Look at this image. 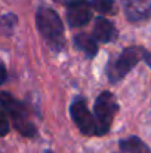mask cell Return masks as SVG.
<instances>
[{
    "label": "cell",
    "mask_w": 151,
    "mask_h": 153,
    "mask_svg": "<svg viewBox=\"0 0 151 153\" xmlns=\"http://www.w3.org/2000/svg\"><path fill=\"white\" fill-rule=\"evenodd\" d=\"M36 24L42 37L53 51H61L64 48V25L53 9L46 6L39 7L36 13Z\"/></svg>",
    "instance_id": "1"
},
{
    "label": "cell",
    "mask_w": 151,
    "mask_h": 153,
    "mask_svg": "<svg viewBox=\"0 0 151 153\" xmlns=\"http://www.w3.org/2000/svg\"><path fill=\"white\" fill-rule=\"evenodd\" d=\"M0 107L6 114L10 116L15 129L21 135H24V137H34L36 135L37 129L28 117V110L12 94H9L6 91H0Z\"/></svg>",
    "instance_id": "2"
},
{
    "label": "cell",
    "mask_w": 151,
    "mask_h": 153,
    "mask_svg": "<svg viewBox=\"0 0 151 153\" xmlns=\"http://www.w3.org/2000/svg\"><path fill=\"white\" fill-rule=\"evenodd\" d=\"M148 52L142 48H138V46H132V48H126L124 51L122 52L119 56H116L114 59H111L108 64H107V68H105V73H107V77L111 83H117L120 82L122 79L126 77V74L133 70V67L141 61V59H145Z\"/></svg>",
    "instance_id": "3"
},
{
    "label": "cell",
    "mask_w": 151,
    "mask_h": 153,
    "mask_svg": "<svg viewBox=\"0 0 151 153\" xmlns=\"http://www.w3.org/2000/svg\"><path fill=\"white\" fill-rule=\"evenodd\" d=\"M94 110H95L94 116H95V120L98 125L99 135H104L110 131L114 116L117 114V110H119L117 98L110 91H104L98 95L95 105H94Z\"/></svg>",
    "instance_id": "4"
},
{
    "label": "cell",
    "mask_w": 151,
    "mask_h": 153,
    "mask_svg": "<svg viewBox=\"0 0 151 153\" xmlns=\"http://www.w3.org/2000/svg\"><path fill=\"white\" fill-rule=\"evenodd\" d=\"M70 114L71 119L76 122L77 128L85 134V135H99L98 125L95 120V116L91 113L85 98L77 97L70 105Z\"/></svg>",
    "instance_id": "5"
},
{
    "label": "cell",
    "mask_w": 151,
    "mask_h": 153,
    "mask_svg": "<svg viewBox=\"0 0 151 153\" xmlns=\"http://www.w3.org/2000/svg\"><path fill=\"white\" fill-rule=\"evenodd\" d=\"M67 22L70 27H83L86 25L91 18V4L85 0H71L67 1Z\"/></svg>",
    "instance_id": "6"
},
{
    "label": "cell",
    "mask_w": 151,
    "mask_h": 153,
    "mask_svg": "<svg viewBox=\"0 0 151 153\" xmlns=\"http://www.w3.org/2000/svg\"><path fill=\"white\" fill-rule=\"evenodd\" d=\"M124 15L132 22L151 18V0H122Z\"/></svg>",
    "instance_id": "7"
},
{
    "label": "cell",
    "mask_w": 151,
    "mask_h": 153,
    "mask_svg": "<svg viewBox=\"0 0 151 153\" xmlns=\"http://www.w3.org/2000/svg\"><path fill=\"white\" fill-rule=\"evenodd\" d=\"M92 36L96 42L110 43V42L117 39V30L111 21H108L104 16H99L94 24V34Z\"/></svg>",
    "instance_id": "8"
},
{
    "label": "cell",
    "mask_w": 151,
    "mask_h": 153,
    "mask_svg": "<svg viewBox=\"0 0 151 153\" xmlns=\"http://www.w3.org/2000/svg\"><path fill=\"white\" fill-rule=\"evenodd\" d=\"M74 46L82 51L88 58H94L98 53V42L94 39L92 34L80 33L74 37Z\"/></svg>",
    "instance_id": "9"
},
{
    "label": "cell",
    "mask_w": 151,
    "mask_h": 153,
    "mask_svg": "<svg viewBox=\"0 0 151 153\" xmlns=\"http://www.w3.org/2000/svg\"><path fill=\"white\" fill-rule=\"evenodd\" d=\"M120 149L126 153H151L148 146L138 137H127L120 140Z\"/></svg>",
    "instance_id": "10"
},
{
    "label": "cell",
    "mask_w": 151,
    "mask_h": 153,
    "mask_svg": "<svg viewBox=\"0 0 151 153\" xmlns=\"http://www.w3.org/2000/svg\"><path fill=\"white\" fill-rule=\"evenodd\" d=\"M91 7H94L96 12H99L102 15H108V13H114L116 7H114V0H91Z\"/></svg>",
    "instance_id": "11"
},
{
    "label": "cell",
    "mask_w": 151,
    "mask_h": 153,
    "mask_svg": "<svg viewBox=\"0 0 151 153\" xmlns=\"http://www.w3.org/2000/svg\"><path fill=\"white\" fill-rule=\"evenodd\" d=\"M18 18L13 13H4L0 16V30L4 33H10L13 30V27L16 25Z\"/></svg>",
    "instance_id": "12"
},
{
    "label": "cell",
    "mask_w": 151,
    "mask_h": 153,
    "mask_svg": "<svg viewBox=\"0 0 151 153\" xmlns=\"http://www.w3.org/2000/svg\"><path fill=\"white\" fill-rule=\"evenodd\" d=\"M10 129V125H9V119H7V114L0 108V137H4Z\"/></svg>",
    "instance_id": "13"
},
{
    "label": "cell",
    "mask_w": 151,
    "mask_h": 153,
    "mask_svg": "<svg viewBox=\"0 0 151 153\" xmlns=\"http://www.w3.org/2000/svg\"><path fill=\"white\" fill-rule=\"evenodd\" d=\"M7 79V71H6V67L3 62H0V85H3Z\"/></svg>",
    "instance_id": "14"
},
{
    "label": "cell",
    "mask_w": 151,
    "mask_h": 153,
    "mask_svg": "<svg viewBox=\"0 0 151 153\" xmlns=\"http://www.w3.org/2000/svg\"><path fill=\"white\" fill-rule=\"evenodd\" d=\"M145 61H147V64L150 65V68H151V55H150V53H147V56H145Z\"/></svg>",
    "instance_id": "15"
},
{
    "label": "cell",
    "mask_w": 151,
    "mask_h": 153,
    "mask_svg": "<svg viewBox=\"0 0 151 153\" xmlns=\"http://www.w3.org/2000/svg\"><path fill=\"white\" fill-rule=\"evenodd\" d=\"M45 153H52V152H50V150H46V152H45Z\"/></svg>",
    "instance_id": "16"
}]
</instances>
